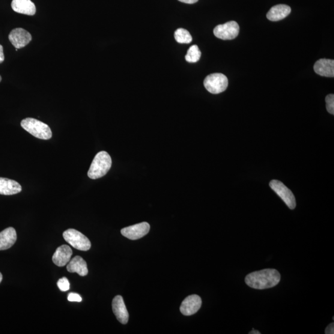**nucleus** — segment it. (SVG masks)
I'll list each match as a JSON object with an SVG mask.
<instances>
[{
  "label": "nucleus",
  "instance_id": "nucleus-18",
  "mask_svg": "<svg viewBox=\"0 0 334 334\" xmlns=\"http://www.w3.org/2000/svg\"><path fill=\"white\" fill-rule=\"evenodd\" d=\"M291 13V8L286 5L274 6L267 14V19L271 22H279L285 19Z\"/></svg>",
  "mask_w": 334,
  "mask_h": 334
},
{
  "label": "nucleus",
  "instance_id": "nucleus-14",
  "mask_svg": "<svg viewBox=\"0 0 334 334\" xmlns=\"http://www.w3.org/2000/svg\"><path fill=\"white\" fill-rule=\"evenodd\" d=\"M314 70L321 76L333 77L334 61L333 59H321L316 62Z\"/></svg>",
  "mask_w": 334,
  "mask_h": 334
},
{
  "label": "nucleus",
  "instance_id": "nucleus-13",
  "mask_svg": "<svg viewBox=\"0 0 334 334\" xmlns=\"http://www.w3.org/2000/svg\"><path fill=\"white\" fill-rule=\"evenodd\" d=\"M11 7L17 13L33 16L36 13V8L31 0H13Z\"/></svg>",
  "mask_w": 334,
  "mask_h": 334
},
{
  "label": "nucleus",
  "instance_id": "nucleus-16",
  "mask_svg": "<svg viewBox=\"0 0 334 334\" xmlns=\"http://www.w3.org/2000/svg\"><path fill=\"white\" fill-rule=\"evenodd\" d=\"M68 272L78 274L80 276L88 275V265L84 259L80 256H75L68 262L67 267Z\"/></svg>",
  "mask_w": 334,
  "mask_h": 334
},
{
  "label": "nucleus",
  "instance_id": "nucleus-2",
  "mask_svg": "<svg viewBox=\"0 0 334 334\" xmlns=\"http://www.w3.org/2000/svg\"><path fill=\"white\" fill-rule=\"evenodd\" d=\"M112 159L108 153L101 151L95 156L88 175L93 180L102 178L110 171L112 166Z\"/></svg>",
  "mask_w": 334,
  "mask_h": 334
},
{
  "label": "nucleus",
  "instance_id": "nucleus-15",
  "mask_svg": "<svg viewBox=\"0 0 334 334\" xmlns=\"http://www.w3.org/2000/svg\"><path fill=\"white\" fill-rule=\"evenodd\" d=\"M22 191V187L17 181L0 177V195H14Z\"/></svg>",
  "mask_w": 334,
  "mask_h": 334
},
{
  "label": "nucleus",
  "instance_id": "nucleus-17",
  "mask_svg": "<svg viewBox=\"0 0 334 334\" xmlns=\"http://www.w3.org/2000/svg\"><path fill=\"white\" fill-rule=\"evenodd\" d=\"M17 240V234L15 229L9 227L0 232V251L10 248Z\"/></svg>",
  "mask_w": 334,
  "mask_h": 334
},
{
  "label": "nucleus",
  "instance_id": "nucleus-7",
  "mask_svg": "<svg viewBox=\"0 0 334 334\" xmlns=\"http://www.w3.org/2000/svg\"><path fill=\"white\" fill-rule=\"evenodd\" d=\"M240 28L235 22H229L217 26L214 29L215 36L222 40H233L239 34Z\"/></svg>",
  "mask_w": 334,
  "mask_h": 334
},
{
  "label": "nucleus",
  "instance_id": "nucleus-11",
  "mask_svg": "<svg viewBox=\"0 0 334 334\" xmlns=\"http://www.w3.org/2000/svg\"><path fill=\"white\" fill-rule=\"evenodd\" d=\"M112 309L119 322L123 324L128 323V320H129V314H128L123 297L120 295L116 296L113 300Z\"/></svg>",
  "mask_w": 334,
  "mask_h": 334
},
{
  "label": "nucleus",
  "instance_id": "nucleus-20",
  "mask_svg": "<svg viewBox=\"0 0 334 334\" xmlns=\"http://www.w3.org/2000/svg\"><path fill=\"white\" fill-rule=\"evenodd\" d=\"M201 56V52L200 51L199 47L196 45H194L187 50L185 59L189 62H196L199 60Z\"/></svg>",
  "mask_w": 334,
  "mask_h": 334
},
{
  "label": "nucleus",
  "instance_id": "nucleus-23",
  "mask_svg": "<svg viewBox=\"0 0 334 334\" xmlns=\"http://www.w3.org/2000/svg\"><path fill=\"white\" fill-rule=\"evenodd\" d=\"M68 301H70V302H82V298L80 297V295L74 293H71L69 295H68Z\"/></svg>",
  "mask_w": 334,
  "mask_h": 334
},
{
  "label": "nucleus",
  "instance_id": "nucleus-4",
  "mask_svg": "<svg viewBox=\"0 0 334 334\" xmlns=\"http://www.w3.org/2000/svg\"><path fill=\"white\" fill-rule=\"evenodd\" d=\"M64 239L74 248L86 252L90 249L91 243L88 238L74 229H68L62 234Z\"/></svg>",
  "mask_w": 334,
  "mask_h": 334
},
{
  "label": "nucleus",
  "instance_id": "nucleus-28",
  "mask_svg": "<svg viewBox=\"0 0 334 334\" xmlns=\"http://www.w3.org/2000/svg\"><path fill=\"white\" fill-rule=\"evenodd\" d=\"M2 280H3V276L1 273H0V283L2 282Z\"/></svg>",
  "mask_w": 334,
  "mask_h": 334
},
{
  "label": "nucleus",
  "instance_id": "nucleus-10",
  "mask_svg": "<svg viewBox=\"0 0 334 334\" xmlns=\"http://www.w3.org/2000/svg\"><path fill=\"white\" fill-rule=\"evenodd\" d=\"M201 305V297L197 295H190L182 302L180 311L184 316H192L199 311Z\"/></svg>",
  "mask_w": 334,
  "mask_h": 334
},
{
  "label": "nucleus",
  "instance_id": "nucleus-26",
  "mask_svg": "<svg viewBox=\"0 0 334 334\" xmlns=\"http://www.w3.org/2000/svg\"><path fill=\"white\" fill-rule=\"evenodd\" d=\"M180 2L184 3L186 4H194L198 2L199 0H178Z\"/></svg>",
  "mask_w": 334,
  "mask_h": 334
},
{
  "label": "nucleus",
  "instance_id": "nucleus-1",
  "mask_svg": "<svg viewBox=\"0 0 334 334\" xmlns=\"http://www.w3.org/2000/svg\"><path fill=\"white\" fill-rule=\"evenodd\" d=\"M280 279L279 271L266 269L250 273L246 277L245 282L251 288L263 290L275 287L279 284Z\"/></svg>",
  "mask_w": 334,
  "mask_h": 334
},
{
  "label": "nucleus",
  "instance_id": "nucleus-5",
  "mask_svg": "<svg viewBox=\"0 0 334 334\" xmlns=\"http://www.w3.org/2000/svg\"><path fill=\"white\" fill-rule=\"evenodd\" d=\"M204 85L210 93L218 94L224 92L227 88L228 80L224 74L214 73L205 77Z\"/></svg>",
  "mask_w": 334,
  "mask_h": 334
},
{
  "label": "nucleus",
  "instance_id": "nucleus-3",
  "mask_svg": "<svg viewBox=\"0 0 334 334\" xmlns=\"http://www.w3.org/2000/svg\"><path fill=\"white\" fill-rule=\"evenodd\" d=\"M24 130L38 139L48 140L52 138V133L49 125L36 119L27 118L20 123Z\"/></svg>",
  "mask_w": 334,
  "mask_h": 334
},
{
  "label": "nucleus",
  "instance_id": "nucleus-24",
  "mask_svg": "<svg viewBox=\"0 0 334 334\" xmlns=\"http://www.w3.org/2000/svg\"><path fill=\"white\" fill-rule=\"evenodd\" d=\"M326 334H333L334 333V324L333 323H331L326 327L325 330Z\"/></svg>",
  "mask_w": 334,
  "mask_h": 334
},
{
  "label": "nucleus",
  "instance_id": "nucleus-6",
  "mask_svg": "<svg viewBox=\"0 0 334 334\" xmlns=\"http://www.w3.org/2000/svg\"><path fill=\"white\" fill-rule=\"evenodd\" d=\"M270 187L274 191L286 205L290 208L294 210L296 207V199L294 194L284 184L278 180H273L270 182Z\"/></svg>",
  "mask_w": 334,
  "mask_h": 334
},
{
  "label": "nucleus",
  "instance_id": "nucleus-29",
  "mask_svg": "<svg viewBox=\"0 0 334 334\" xmlns=\"http://www.w3.org/2000/svg\"><path fill=\"white\" fill-rule=\"evenodd\" d=\"M1 80H2V77L1 76H0V82H1Z\"/></svg>",
  "mask_w": 334,
  "mask_h": 334
},
{
  "label": "nucleus",
  "instance_id": "nucleus-21",
  "mask_svg": "<svg viewBox=\"0 0 334 334\" xmlns=\"http://www.w3.org/2000/svg\"><path fill=\"white\" fill-rule=\"evenodd\" d=\"M326 109L329 113L334 115V95L329 94L326 97Z\"/></svg>",
  "mask_w": 334,
  "mask_h": 334
},
{
  "label": "nucleus",
  "instance_id": "nucleus-22",
  "mask_svg": "<svg viewBox=\"0 0 334 334\" xmlns=\"http://www.w3.org/2000/svg\"><path fill=\"white\" fill-rule=\"evenodd\" d=\"M57 285L59 290L62 291L69 290L70 287L69 280L66 278V277H62V278L59 279L57 282Z\"/></svg>",
  "mask_w": 334,
  "mask_h": 334
},
{
  "label": "nucleus",
  "instance_id": "nucleus-9",
  "mask_svg": "<svg viewBox=\"0 0 334 334\" xmlns=\"http://www.w3.org/2000/svg\"><path fill=\"white\" fill-rule=\"evenodd\" d=\"M32 38L31 34L23 28L14 29L9 34V40L17 49L26 47L32 40Z\"/></svg>",
  "mask_w": 334,
  "mask_h": 334
},
{
  "label": "nucleus",
  "instance_id": "nucleus-12",
  "mask_svg": "<svg viewBox=\"0 0 334 334\" xmlns=\"http://www.w3.org/2000/svg\"><path fill=\"white\" fill-rule=\"evenodd\" d=\"M73 251L69 246L64 244L56 249L52 257L53 262L58 267H64L72 257Z\"/></svg>",
  "mask_w": 334,
  "mask_h": 334
},
{
  "label": "nucleus",
  "instance_id": "nucleus-8",
  "mask_svg": "<svg viewBox=\"0 0 334 334\" xmlns=\"http://www.w3.org/2000/svg\"><path fill=\"white\" fill-rule=\"evenodd\" d=\"M150 231V225L147 222H142L128 226L121 229L122 235L128 239L136 240L145 236Z\"/></svg>",
  "mask_w": 334,
  "mask_h": 334
},
{
  "label": "nucleus",
  "instance_id": "nucleus-27",
  "mask_svg": "<svg viewBox=\"0 0 334 334\" xmlns=\"http://www.w3.org/2000/svg\"><path fill=\"white\" fill-rule=\"evenodd\" d=\"M249 334H261V332H259L258 330L253 329L252 332H249Z\"/></svg>",
  "mask_w": 334,
  "mask_h": 334
},
{
  "label": "nucleus",
  "instance_id": "nucleus-25",
  "mask_svg": "<svg viewBox=\"0 0 334 334\" xmlns=\"http://www.w3.org/2000/svg\"><path fill=\"white\" fill-rule=\"evenodd\" d=\"M5 60V56L4 53V47L0 45V64H2Z\"/></svg>",
  "mask_w": 334,
  "mask_h": 334
},
{
  "label": "nucleus",
  "instance_id": "nucleus-19",
  "mask_svg": "<svg viewBox=\"0 0 334 334\" xmlns=\"http://www.w3.org/2000/svg\"><path fill=\"white\" fill-rule=\"evenodd\" d=\"M175 38L178 43L190 44L192 43L193 38L190 33L187 30L180 28L175 32Z\"/></svg>",
  "mask_w": 334,
  "mask_h": 334
}]
</instances>
